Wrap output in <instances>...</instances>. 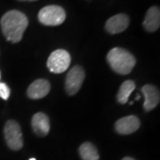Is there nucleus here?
Wrapping results in <instances>:
<instances>
[{
  "label": "nucleus",
  "mask_w": 160,
  "mask_h": 160,
  "mask_svg": "<svg viewBox=\"0 0 160 160\" xmlns=\"http://www.w3.org/2000/svg\"><path fill=\"white\" fill-rule=\"evenodd\" d=\"M80 157L83 160H99V153L95 146L91 142H84L79 148Z\"/></svg>",
  "instance_id": "obj_13"
},
{
  "label": "nucleus",
  "mask_w": 160,
  "mask_h": 160,
  "mask_svg": "<svg viewBox=\"0 0 160 160\" xmlns=\"http://www.w3.org/2000/svg\"><path fill=\"white\" fill-rule=\"evenodd\" d=\"M19 1H29V2H32V1H37V0H19Z\"/></svg>",
  "instance_id": "obj_17"
},
{
  "label": "nucleus",
  "mask_w": 160,
  "mask_h": 160,
  "mask_svg": "<svg viewBox=\"0 0 160 160\" xmlns=\"http://www.w3.org/2000/svg\"><path fill=\"white\" fill-rule=\"evenodd\" d=\"M29 25L27 16L18 10L6 12L0 21V26L4 36L12 43H18L22 39L23 33Z\"/></svg>",
  "instance_id": "obj_1"
},
{
  "label": "nucleus",
  "mask_w": 160,
  "mask_h": 160,
  "mask_svg": "<svg viewBox=\"0 0 160 160\" xmlns=\"http://www.w3.org/2000/svg\"><path fill=\"white\" fill-rule=\"evenodd\" d=\"M51 86L49 82L46 79H38L34 81L28 88V96L33 100L42 99L48 94Z\"/></svg>",
  "instance_id": "obj_10"
},
{
  "label": "nucleus",
  "mask_w": 160,
  "mask_h": 160,
  "mask_svg": "<svg viewBox=\"0 0 160 160\" xmlns=\"http://www.w3.org/2000/svg\"><path fill=\"white\" fill-rule=\"evenodd\" d=\"M145 102L143 104V108L146 111H150L155 109L160 101L159 91L157 87L152 85H145L142 88Z\"/></svg>",
  "instance_id": "obj_9"
},
{
  "label": "nucleus",
  "mask_w": 160,
  "mask_h": 160,
  "mask_svg": "<svg viewBox=\"0 0 160 160\" xmlns=\"http://www.w3.org/2000/svg\"><path fill=\"white\" fill-rule=\"evenodd\" d=\"M85 79V71L82 67L75 66L66 77L65 88L69 95H74L79 91Z\"/></svg>",
  "instance_id": "obj_6"
},
{
  "label": "nucleus",
  "mask_w": 160,
  "mask_h": 160,
  "mask_svg": "<svg viewBox=\"0 0 160 160\" xmlns=\"http://www.w3.org/2000/svg\"><path fill=\"white\" fill-rule=\"evenodd\" d=\"M140 120L135 116H128L118 119L115 124V129L120 134H130L137 131L140 127Z\"/></svg>",
  "instance_id": "obj_8"
},
{
  "label": "nucleus",
  "mask_w": 160,
  "mask_h": 160,
  "mask_svg": "<svg viewBox=\"0 0 160 160\" xmlns=\"http://www.w3.org/2000/svg\"><path fill=\"white\" fill-rule=\"evenodd\" d=\"M70 54L66 50L58 49L52 52L47 60V67L52 73H62L70 65Z\"/></svg>",
  "instance_id": "obj_5"
},
{
  "label": "nucleus",
  "mask_w": 160,
  "mask_h": 160,
  "mask_svg": "<svg viewBox=\"0 0 160 160\" xmlns=\"http://www.w3.org/2000/svg\"><path fill=\"white\" fill-rule=\"evenodd\" d=\"M135 89V84L132 80L125 81L119 88V91L118 92V101L121 104H125L128 102V99L130 97L132 91Z\"/></svg>",
  "instance_id": "obj_14"
},
{
  "label": "nucleus",
  "mask_w": 160,
  "mask_h": 160,
  "mask_svg": "<svg viewBox=\"0 0 160 160\" xmlns=\"http://www.w3.org/2000/svg\"><path fill=\"white\" fill-rule=\"evenodd\" d=\"M0 78H1V74H0Z\"/></svg>",
  "instance_id": "obj_19"
},
{
  "label": "nucleus",
  "mask_w": 160,
  "mask_h": 160,
  "mask_svg": "<svg viewBox=\"0 0 160 160\" xmlns=\"http://www.w3.org/2000/svg\"><path fill=\"white\" fill-rule=\"evenodd\" d=\"M29 160H36V158H30Z\"/></svg>",
  "instance_id": "obj_18"
},
{
  "label": "nucleus",
  "mask_w": 160,
  "mask_h": 160,
  "mask_svg": "<svg viewBox=\"0 0 160 160\" xmlns=\"http://www.w3.org/2000/svg\"><path fill=\"white\" fill-rule=\"evenodd\" d=\"M122 160H135L134 158H132L131 157H126V158H124Z\"/></svg>",
  "instance_id": "obj_16"
},
{
  "label": "nucleus",
  "mask_w": 160,
  "mask_h": 160,
  "mask_svg": "<svg viewBox=\"0 0 160 160\" xmlns=\"http://www.w3.org/2000/svg\"><path fill=\"white\" fill-rule=\"evenodd\" d=\"M10 96V88L6 83H0V98L3 100H8Z\"/></svg>",
  "instance_id": "obj_15"
},
{
  "label": "nucleus",
  "mask_w": 160,
  "mask_h": 160,
  "mask_svg": "<svg viewBox=\"0 0 160 160\" xmlns=\"http://www.w3.org/2000/svg\"><path fill=\"white\" fill-rule=\"evenodd\" d=\"M66 12L59 6H47L38 12V21L46 26H58L64 22Z\"/></svg>",
  "instance_id": "obj_3"
},
{
  "label": "nucleus",
  "mask_w": 160,
  "mask_h": 160,
  "mask_svg": "<svg viewBox=\"0 0 160 160\" xmlns=\"http://www.w3.org/2000/svg\"><path fill=\"white\" fill-rule=\"evenodd\" d=\"M5 139L8 147L12 150H20L23 147L22 132L21 126L14 120L7 121L4 129Z\"/></svg>",
  "instance_id": "obj_4"
},
{
  "label": "nucleus",
  "mask_w": 160,
  "mask_h": 160,
  "mask_svg": "<svg viewBox=\"0 0 160 160\" xmlns=\"http://www.w3.org/2000/svg\"><path fill=\"white\" fill-rule=\"evenodd\" d=\"M160 10L158 6H152L147 11L143 21V27L149 32H154L159 29Z\"/></svg>",
  "instance_id": "obj_12"
},
{
  "label": "nucleus",
  "mask_w": 160,
  "mask_h": 160,
  "mask_svg": "<svg viewBox=\"0 0 160 160\" xmlns=\"http://www.w3.org/2000/svg\"><path fill=\"white\" fill-rule=\"evenodd\" d=\"M130 20L125 13H118L110 17L106 22L105 29L109 34H118L123 32L129 26Z\"/></svg>",
  "instance_id": "obj_7"
},
{
  "label": "nucleus",
  "mask_w": 160,
  "mask_h": 160,
  "mask_svg": "<svg viewBox=\"0 0 160 160\" xmlns=\"http://www.w3.org/2000/svg\"><path fill=\"white\" fill-rule=\"evenodd\" d=\"M107 61L111 69L121 75L129 74L136 63L135 58L130 52L120 47L112 48L109 52Z\"/></svg>",
  "instance_id": "obj_2"
},
{
  "label": "nucleus",
  "mask_w": 160,
  "mask_h": 160,
  "mask_svg": "<svg viewBox=\"0 0 160 160\" xmlns=\"http://www.w3.org/2000/svg\"><path fill=\"white\" fill-rule=\"evenodd\" d=\"M33 131L38 136H46L50 131V121L45 113H37L31 120Z\"/></svg>",
  "instance_id": "obj_11"
}]
</instances>
